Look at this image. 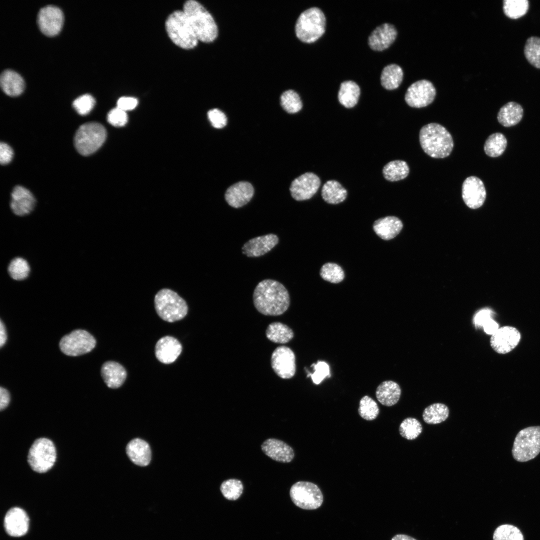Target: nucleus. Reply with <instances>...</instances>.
<instances>
[{"label": "nucleus", "instance_id": "1", "mask_svg": "<svg viewBox=\"0 0 540 540\" xmlns=\"http://www.w3.org/2000/svg\"><path fill=\"white\" fill-rule=\"evenodd\" d=\"M254 304L262 314L278 316L288 309L290 298L288 291L280 282L266 279L256 286L252 296Z\"/></svg>", "mask_w": 540, "mask_h": 540}, {"label": "nucleus", "instance_id": "2", "mask_svg": "<svg viewBox=\"0 0 540 540\" xmlns=\"http://www.w3.org/2000/svg\"><path fill=\"white\" fill-rule=\"evenodd\" d=\"M419 140L424 152L433 158L448 156L454 148L452 135L444 126L438 123L423 126L420 131Z\"/></svg>", "mask_w": 540, "mask_h": 540}, {"label": "nucleus", "instance_id": "3", "mask_svg": "<svg viewBox=\"0 0 540 540\" xmlns=\"http://www.w3.org/2000/svg\"><path fill=\"white\" fill-rule=\"evenodd\" d=\"M186 14L198 39L202 42H213L218 35V28L212 14L198 2L189 0L184 4Z\"/></svg>", "mask_w": 540, "mask_h": 540}, {"label": "nucleus", "instance_id": "4", "mask_svg": "<svg viewBox=\"0 0 540 540\" xmlns=\"http://www.w3.org/2000/svg\"><path fill=\"white\" fill-rule=\"evenodd\" d=\"M165 27L169 38L177 46L189 50L198 44V40L182 10H176L170 14Z\"/></svg>", "mask_w": 540, "mask_h": 540}, {"label": "nucleus", "instance_id": "5", "mask_svg": "<svg viewBox=\"0 0 540 540\" xmlns=\"http://www.w3.org/2000/svg\"><path fill=\"white\" fill-rule=\"evenodd\" d=\"M326 18L318 8H309L298 16L295 26L297 38L305 43L316 42L325 32Z\"/></svg>", "mask_w": 540, "mask_h": 540}, {"label": "nucleus", "instance_id": "6", "mask_svg": "<svg viewBox=\"0 0 540 540\" xmlns=\"http://www.w3.org/2000/svg\"><path fill=\"white\" fill-rule=\"evenodd\" d=\"M154 304L158 316L169 322L181 320L188 314V306L186 301L170 289L163 288L158 291L155 296Z\"/></svg>", "mask_w": 540, "mask_h": 540}, {"label": "nucleus", "instance_id": "7", "mask_svg": "<svg viewBox=\"0 0 540 540\" xmlns=\"http://www.w3.org/2000/svg\"><path fill=\"white\" fill-rule=\"evenodd\" d=\"M514 458L524 462L534 458L540 453V426L526 428L517 434L512 450Z\"/></svg>", "mask_w": 540, "mask_h": 540}, {"label": "nucleus", "instance_id": "8", "mask_svg": "<svg viewBox=\"0 0 540 540\" xmlns=\"http://www.w3.org/2000/svg\"><path fill=\"white\" fill-rule=\"evenodd\" d=\"M106 136V130L101 124L95 122L86 123L80 126L76 133L74 146L80 154L88 156L102 146Z\"/></svg>", "mask_w": 540, "mask_h": 540}, {"label": "nucleus", "instance_id": "9", "mask_svg": "<svg viewBox=\"0 0 540 540\" xmlns=\"http://www.w3.org/2000/svg\"><path fill=\"white\" fill-rule=\"evenodd\" d=\"M56 458V447L50 440L41 438L36 440L28 455V462L32 469L44 473L54 466Z\"/></svg>", "mask_w": 540, "mask_h": 540}, {"label": "nucleus", "instance_id": "10", "mask_svg": "<svg viewBox=\"0 0 540 540\" xmlns=\"http://www.w3.org/2000/svg\"><path fill=\"white\" fill-rule=\"evenodd\" d=\"M290 494L295 505L304 510L316 509L323 502V495L318 486L309 482H296L292 486Z\"/></svg>", "mask_w": 540, "mask_h": 540}, {"label": "nucleus", "instance_id": "11", "mask_svg": "<svg viewBox=\"0 0 540 540\" xmlns=\"http://www.w3.org/2000/svg\"><path fill=\"white\" fill-rule=\"evenodd\" d=\"M96 343L95 338L90 332L77 329L64 336L60 341L59 347L66 355L75 356L90 352Z\"/></svg>", "mask_w": 540, "mask_h": 540}, {"label": "nucleus", "instance_id": "12", "mask_svg": "<svg viewBox=\"0 0 540 540\" xmlns=\"http://www.w3.org/2000/svg\"><path fill=\"white\" fill-rule=\"evenodd\" d=\"M436 90L433 84L426 80L412 84L405 94V101L410 106L421 108L428 106L434 100Z\"/></svg>", "mask_w": 540, "mask_h": 540}, {"label": "nucleus", "instance_id": "13", "mask_svg": "<svg viewBox=\"0 0 540 540\" xmlns=\"http://www.w3.org/2000/svg\"><path fill=\"white\" fill-rule=\"evenodd\" d=\"M271 366L279 377L284 379L292 378L296 371L294 353L288 346L277 347L272 354Z\"/></svg>", "mask_w": 540, "mask_h": 540}, {"label": "nucleus", "instance_id": "14", "mask_svg": "<svg viewBox=\"0 0 540 540\" xmlns=\"http://www.w3.org/2000/svg\"><path fill=\"white\" fill-rule=\"evenodd\" d=\"M30 519L24 509L18 506L10 508L6 512L3 526L6 533L11 537L20 538L28 530Z\"/></svg>", "mask_w": 540, "mask_h": 540}, {"label": "nucleus", "instance_id": "15", "mask_svg": "<svg viewBox=\"0 0 540 540\" xmlns=\"http://www.w3.org/2000/svg\"><path fill=\"white\" fill-rule=\"evenodd\" d=\"M320 183V178L316 174L306 172L292 182L290 188L291 195L298 201L310 199L318 192Z\"/></svg>", "mask_w": 540, "mask_h": 540}, {"label": "nucleus", "instance_id": "16", "mask_svg": "<svg viewBox=\"0 0 540 540\" xmlns=\"http://www.w3.org/2000/svg\"><path fill=\"white\" fill-rule=\"evenodd\" d=\"M37 22L40 30L44 34L52 36L60 31L64 23V14L58 8L48 6L39 11Z\"/></svg>", "mask_w": 540, "mask_h": 540}, {"label": "nucleus", "instance_id": "17", "mask_svg": "<svg viewBox=\"0 0 540 540\" xmlns=\"http://www.w3.org/2000/svg\"><path fill=\"white\" fill-rule=\"evenodd\" d=\"M520 340V334L517 328L512 326H504L492 335L490 344L497 353L506 354L514 349Z\"/></svg>", "mask_w": 540, "mask_h": 540}, {"label": "nucleus", "instance_id": "18", "mask_svg": "<svg viewBox=\"0 0 540 540\" xmlns=\"http://www.w3.org/2000/svg\"><path fill=\"white\" fill-rule=\"evenodd\" d=\"M462 194L466 204L472 209L480 207L486 198L484 184L480 178L476 176H470L464 180Z\"/></svg>", "mask_w": 540, "mask_h": 540}, {"label": "nucleus", "instance_id": "19", "mask_svg": "<svg viewBox=\"0 0 540 540\" xmlns=\"http://www.w3.org/2000/svg\"><path fill=\"white\" fill-rule=\"evenodd\" d=\"M36 204V198L29 190L20 186L14 188L11 193L10 206L15 216H27L32 212Z\"/></svg>", "mask_w": 540, "mask_h": 540}, {"label": "nucleus", "instance_id": "20", "mask_svg": "<svg viewBox=\"0 0 540 540\" xmlns=\"http://www.w3.org/2000/svg\"><path fill=\"white\" fill-rule=\"evenodd\" d=\"M182 346L175 338L165 336L160 338L155 346V355L162 363L170 364L174 362L181 354Z\"/></svg>", "mask_w": 540, "mask_h": 540}, {"label": "nucleus", "instance_id": "21", "mask_svg": "<svg viewBox=\"0 0 540 540\" xmlns=\"http://www.w3.org/2000/svg\"><path fill=\"white\" fill-rule=\"evenodd\" d=\"M397 30L392 24H383L376 27L368 38L370 47L376 51H382L388 48L395 40Z\"/></svg>", "mask_w": 540, "mask_h": 540}, {"label": "nucleus", "instance_id": "22", "mask_svg": "<svg viewBox=\"0 0 540 540\" xmlns=\"http://www.w3.org/2000/svg\"><path fill=\"white\" fill-rule=\"evenodd\" d=\"M278 240V236L273 234L252 238L242 246V254L252 258L263 256L274 248Z\"/></svg>", "mask_w": 540, "mask_h": 540}, {"label": "nucleus", "instance_id": "23", "mask_svg": "<svg viewBox=\"0 0 540 540\" xmlns=\"http://www.w3.org/2000/svg\"><path fill=\"white\" fill-rule=\"evenodd\" d=\"M254 194V189L250 182H240L227 189L224 198L230 206L238 208L248 203Z\"/></svg>", "mask_w": 540, "mask_h": 540}, {"label": "nucleus", "instance_id": "24", "mask_svg": "<svg viewBox=\"0 0 540 540\" xmlns=\"http://www.w3.org/2000/svg\"><path fill=\"white\" fill-rule=\"evenodd\" d=\"M262 450L268 457L281 462H290L294 458L292 448L282 440L268 438L261 446Z\"/></svg>", "mask_w": 540, "mask_h": 540}, {"label": "nucleus", "instance_id": "25", "mask_svg": "<svg viewBox=\"0 0 540 540\" xmlns=\"http://www.w3.org/2000/svg\"><path fill=\"white\" fill-rule=\"evenodd\" d=\"M100 372L104 382L108 388H112L120 387L124 383L127 376L124 368L114 361L104 362Z\"/></svg>", "mask_w": 540, "mask_h": 540}, {"label": "nucleus", "instance_id": "26", "mask_svg": "<svg viewBox=\"0 0 540 540\" xmlns=\"http://www.w3.org/2000/svg\"><path fill=\"white\" fill-rule=\"evenodd\" d=\"M402 226V221L394 216L379 218L374 222L372 226L375 233L384 240L394 238L400 232Z\"/></svg>", "mask_w": 540, "mask_h": 540}, {"label": "nucleus", "instance_id": "27", "mask_svg": "<svg viewBox=\"0 0 540 540\" xmlns=\"http://www.w3.org/2000/svg\"><path fill=\"white\" fill-rule=\"evenodd\" d=\"M126 452L130 459L136 465L146 466L150 461V446L146 441L140 438L132 440L126 446Z\"/></svg>", "mask_w": 540, "mask_h": 540}, {"label": "nucleus", "instance_id": "28", "mask_svg": "<svg viewBox=\"0 0 540 540\" xmlns=\"http://www.w3.org/2000/svg\"><path fill=\"white\" fill-rule=\"evenodd\" d=\"M401 395V388L398 383L392 380H386L380 383L376 388V396L378 401L382 405L391 406L396 404Z\"/></svg>", "mask_w": 540, "mask_h": 540}, {"label": "nucleus", "instance_id": "29", "mask_svg": "<svg viewBox=\"0 0 540 540\" xmlns=\"http://www.w3.org/2000/svg\"><path fill=\"white\" fill-rule=\"evenodd\" d=\"M0 83L4 92L12 96L20 95L24 88V82L22 78L12 70H8L2 72Z\"/></svg>", "mask_w": 540, "mask_h": 540}, {"label": "nucleus", "instance_id": "30", "mask_svg": "<svg viewBox=\"0 0 540 540\" xmlns=\"http://www.w3.org/2000/svg\"><path fill=\"white\" fill-rule=\"evenodd\" d=\"M523 114L524 110L521 105L510 102L500 109L497 118L504 126L510 127L518 124L522 119Z\"/></svg>", "mask_w": 540, "mask_h": 540}, {"label": "nucleus", "instance_id": "31", "mask_svg": "<svg viewBox=\"0 0 540 540\" xmlns=\"http://www.w3.org/2000/svg\"><path fill=\"white\" fill-rule=\"evenodd\" d=\"M360 88L352 80L342 82L338 92V100L346 108H352L358 103L360 96Z\"/></svg>", "mask_w": 540, "mask_h": 540}, {"label": "nucleus", "instance_id": "32", "mask_svg": "<svg viewBox=\"0 0 540 540\" xmlns=\"http://www.w3.org/2000/svg\"><path fill=\"white\" fill-rule=\"evenodd\" d=\"M321 194L326 202L334 204L343 202L347 197L348 192L339 182L330 180L323 185Z\"/></svg>", "mask_w": 540, "mask_h": 540}, {"label": "nucleus", "instance_id": "33", "mask_svg": "<svg viewBox=\"0 0 540 540\" xmlns=\"http://www.w3.org/2000/svg\"><path fill=\"white\" fill-rule=\"evenodd\" d=\"M7 272L10 278L14 281L21 282L26 280L31 272L30 266L24 257H14L8 263Z\"/></svg>", "mask_w": 540, "mask_h": 540}, {"label": "nucleus", "instance_id": "34", "mask_svg": "<svg viewBox=\"0 0 540 540\" xmlns=\"http://www.w3.org/2000/svg\"><path fill=\"white\" fill-rule=\"evenodd\" d=\"M403 76V70L400 66L394 64H388L382 72L381 84L386 90H394L402 83Z\"/></svg>", "mask_w": 540, "mask_h": 540}, {"label": "nucleus", "instance_id": "35", "mask_svg": "<svg viewBox=\"0 0 540 540\" xmlns=\"http://www.w3.org/2000/svg\"><path fill=\"white\" fill-rule=\"evenodd\" d=\"M266 335L273 342L284 344L292 339L294 333L287 325L280 322H274L268 326Z\"/></svg>", "mask_w": 540, "mask_h": 540}, {"label": "nucleus", "instance_id": "36", "mask_svg": "<svg viewBox=\"0 0 540 540\" xmlns=\"http://www.w3.org/2000/svg\"><path fill=\"white\" fill-rule=\"evenodd\" d=\"M410 172L408 164L404 160H394L388 162L384 167L382 174L386 180L396 182L405 178Z\"/></svg>", "mask_w": 540, "mask_h": 540}, {"label": "nucleus", "instance_id": "37", "mask_svg": "<svg viewBox=\"0 0 540 540\" xmlns=\"http://www.w3.org/2000/svg\"><path fill=\"white\" fill-rule=\"evenodd\" d=\"M449 415V409L442 403H434L427 406L422 413V418L428 424H438L446 420Z\"/></svg>", "mask_w": 540, "mask_h": 540}, {"label": "nucleus", "instance_id": "38", "mask_svg": "<svg viewBox=\"0 0 540 540\" xmlns=\"http://www.w3.org/2000/svg\"><path fill=\"white\" fill-rule=\"evenodd\" d=\"M507 146V140L505 136L500 132H496L490 134L486 140L484 149L486 154L492 158H496L502 155Z\"/></svg>", "mask_w": 540, "mask_h": 540}, {"label": "nucleus", "instance_id": "39", "mask_svg": "<svg viewBox=\"0 0 540 540\" xmlns=\"http://www.w3.org/2000/svg\"><path fill=\"white\" fill-rule=\"evenodd\" d=\"M529 8L528 0H504L503 10L505 15L512 19L518 18L526 14Z\"/></svg>", "mask_w": 540, "mask_h": 540}, {"label": "nucleus", "instance_id": "40", "mask_svg": "<svg viewBox=\"0 0 540 540\" xmlns=\"http://www.w3.org/2000/svg\"><path fill=\"white\" fill-rule=\"evenodd\" d=\"M524 54L528 62L537 68H540V38L530 36L526 42Z\"/></svg>", "mask_w": 540, "mask_h": 540}, {"label": "nucleus", "instance_id": "41", "mask_svg": "<svg viewBox=\"0 0 540 540\" xmlns=\"http://www.w3.org/2000/svg\"><path fill=\"white\" fill-rule=\"evenodd\" d=\"M283 109L289 114H295L302 109V103L298 94L294 90L284 92L280 98Z\"/></svg>", "mask_w": 540, "mask_h": 540}, {"label": "nucleus", "instance_id": "42", "mask_svg": "<svg viewBox=\"0 0 540 540\" xmlns=\"http://www.w3.org/2000/svg\"><path fill=\"white\" fill-rule=\"evenodd\" d=\"M422 430L420 422L414 418L404 420L399 427L400 436L408 440H413L418 437Z\"/></svg>", "mask_w": 540, "mask_h": 540}, {"label": "nucleus", "instance_id": "43", "mask_svg": "<svg viewBox=\"0 0 540 540\" xmlns=\"http://www.w3.org/2000/svg\"><path fill=\"white\" fill-rule=\"evenodd\" d=\"M358 412L364 420H372L378 416L380 409L374 400L368 396H364L360 401Z\"/></svg>", "mask_w": 540, "mask_h": 540}, {"label": "nucleus", "instance_id": "44", "mask_svg": "<svg viewBox=\"0 0 540 540\" xmlns=\"http://www.w3.org/2000/svg\"><path fill=\"white\" fill-rule=\"evenodd\" d=\"M320 276L325 280L333 284L341 282L344 278V271L338 264L328 262L320 270Z\"/></svg>", "mask_w": 540, "mask_h": 540}, {"label": "nucleus", "instance_id": "45", "mask_svg": "<svg viewBox=\"0 0 540 540\" xmlns=\"http://www.w3.org/2000/svg\"><path fill=\"white\" fill-rule=\"evenodd\" d=\"M493 540H524V538L517 527L504 524L496 528L493 534Z\"/></svg>", "mask_w": 540, "mask_h": 540}, {"label": "nucleus", "instance_id": "46", "mask_svg": "<svg viewBox=\"0 0 540 540\" xmlns=\"http://www.w3.org/2000/svg\"><path fill=\"white\" fill-rule=\"evenodd\" d=\"M243 485L240 480L229 479L222 482L220 490L224 497L228 500H236L242 494Z\"/></svg>", "mask_w": 540, "mask_h": 540}, {"label": "nucleus", "instance_id": "47", "mask_svg": "<svg viewBox=\"0 0 540 540\" xmlns=\"http://www.w3.org/2000/svg\"><path fill=\"white\" fill-rule=\"evenodd\" d=\"M94 104V98L89 94H86L76 98L73 102L72 106L80 114L84 116L92 110Z\"/></svg>", "mask_w": 540, "mask_h": 540}, {"label": "nucleus", "instance_id": "48", "mask_svg": "<svg viewBox=\"0 0 540 540\" xmlns=\"http://www.w3.org/2000/svg\"><path fill=\"white\" fill-rule=\"evenodd\" d=\"M107 120L110 124L114 126L120 127L126 124L128 116L126 112L116 107L109 112Z\"/></svg>", "mask_w": 540, "mask_h": 540}, {"label": "nucleus", "instance_id": "49", "mask_svg": "<svg viewBox=\"0 0 540 540\" xmlns=\"http://www.w3.org/2000/svg\"><path fill=\"white\" fill-rule=\"evenodd\" d=\"M493 311L489 308H484L477 312L474 315L473 323L476 328H484L492 320Z\"/></svg>", "mask_w": 540, "mask_h": 540}, {"label": "nucleus", "instance_id": "50", "mask_svg": "<svg viewBox=\"0 0 540 540\" xmlns=\"http://www.w3.org/2000/svg\"><path fill=\"white\" fill-rule=\"evenodd\" d=\"M314 372L312 374H310L308 376H310L313 382L315 384H319L326 377L330 376L329 366L324 362H318L314 365Z\"/></svg>", "mask_w": 540, "mask_h": 540}, {"label": "nucleus", "instance_id": "51", "mask_svg": "<svg viewBox=\"0 0 540 540\" xmlns=\"http://www.w3.org/2000/svg\"><path fill=\"white\" fill-rule=\"evenodd\" d=\"M208 116L212 125L215 128H222L227 124L226 116L222 111L218 108L210 110L208 112Z\"/></svg>", "mask_w": 540, "mask_h": 540}, {"label": "nucleus", "instance_id": "52", "mask_svg": "<svg viewBox=\"0 0 540 540\" xmlns=\"http://www.w3.org/2000/svg\"><path fill=\"white\" fill-rule=\"evenodd\" d=\"M138 104V100L136 98L130 96H122L118 100L116 107L126 112L134 110Z\"/></svg>", "mask_w": 540, "mask_h": 540}, {"label": "nucleus", "instance_id": "53", "mask_svg": "<svg viewBox=\"0 0 540 540\" xmlns=\"http://www.w3.org/2000/svg\"><path fill=\"white\" fill-rule=\"evenodd\" d=\"M13 150L6 144L1 142L0 144V162L1 164H8L12 160Z\"/></svg>", "mask_w": 540, "mask_h": 540}, {"label": "nucleus", "instance_id": "54", "mask_svg": "<svg viewBox=\"0 0 540 540\" xmlns=\"http://www.w3.org/2000/svg\"><path fill=\"white\" fill-rule=\"evenodd\" d=\"M10 401V395L8 391L6 388L0 387V410H2L8 405Z\"/></svg>", "mask_w": 540, "mask_h": 540}, {"label": "nucleus", "instance_id": "55", "mask_svg": "<svg viewBox=\"0 0 540 540\" xmlns=\"http://www.w3.org/2000/svg\"><path fill=\"white\" fill-rule=\"evenodd\" d=\"M7 340V334L6 327L2 320L0 322V346L2 347L5 344Z\"/></svg>", "mask_w": 540, "mask_h": 540}, {"label": "nucleus", "instance_id": "56", "mask_svg": "<svg viewBox=\"0 0 540 540\" xmlns=\"http://www.w3.org/2000/svg\"><path fill=\"white\" fill-rule=\"evenodd\" d=\"M392 540H416L415 538L406 535V534H396L394 536L392 539Z\"/></svg>", "mask_w": 540, "mask_h": 540}]
</instances>
